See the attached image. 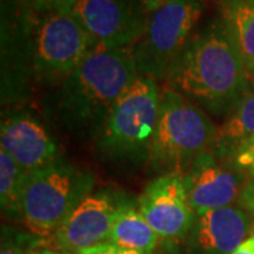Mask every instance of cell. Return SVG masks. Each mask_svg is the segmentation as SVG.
<instances>
[{"instance_id": "7", "label": "cell", "mask_w": 254, "mask_h": 254, "mask_svg": "<svg viewBox=\"0 0 254 254\" xmlns=\"http://www.w3.org/2000/svg\"><path fill=\"white\" fill-rule=\"evenodd\" d=\"M93 48L91 36L72 13L47 11L33 37V69L41 82L60 86Z\"/></svg>"}, {"instance_id": "6", "label": "cell", "mask_w": 254, "mask_h": 254, "mask_svg": "<svg viewBox=\"0 0 254 254\" xmlns=\"http://www.w3.org/2000/svg\"><path fill=\"white\" fill-rule=\"evenodd\" d=\"M202 0H175L150 13L143 37L133 47L140 75L168 81L195 36Z\"/></svg>"}, {"instance_id": "5", "label": "cell", "mask_w": 254, "mask_h": 254, "mask_svg": "<svg viewBox=\"0 0 254 254\" xmlns=\"http://www.w3.org/2000/svg\"><path fill=\"white\" fill-rule=\"evenodd\" d=\"M92 187L91 173L61 158L30 174L23 198V225L38 239H50Z\"/></svg>"}, {"instance_id": "17", "label": "cell", "mask_w": 254, "mask_h": 254, "mask_svg": "<svg viewBox=\"0 0 254 254\" xmlns=\"http://www.w3.org/2000/svg\"><path fill=\"white\" fill-rule=\"evenodd\" d=\"M28 174L4 150H0V205L3 216L21 222Z\"/></svg>"}, {"instance_id": "11", "label": "cell", "mask_w": 254, "mask_h": 254, "mask_svg": "<svg viewBox=\"0 0 254 254\" xmlns=\"http://www.w3.org/2000/svg\"><path fill=\"white\" fill-rule=\"evenodd\" d=\"M138 209L164 240L187 236L195 219L185 180L180 173H167L151 182L140 196Z\"/></svg>"}, {"instance_id": "23", "label": "cell", "mask_w": 254, "mask_h": 254, "mask_svg": "<svg viewBox=\"0 0 254 254\" xmlns=\"http://www.w3.org/2000/svg\"><path fill=\"white\" fill-rule=\"evenodd\" d=\"M232 254H254V235L247 237Z\"/></svg>"}, {"instance_id": "13", "label": "cell", "mask_w": 254, "mask_h": 254, "mask_svg": "<svg viewBox=\"0 0 254 254\" xmlns=\"http://www.w3.org/2000/svg\"><path fill=\"white\" fill-rule=\"evenodd\" d=\"M252 215L243 208L210 209L195 213L190 246L202 254H232L252 230Z\"/></svg>"}, {"instance_id": "2", "label": "cell", "mask_w": 254, "mask_h": 254, "mask_svg": "<svg viewBox=\"0 0 254 254\" xmlns=\"http://www.w3.org/2000/svg\"><path fill=\"white\" fill-rule=\"evenodd\" d=\"M250 76L222 20L195 33L168 79L171 88L212 113H230Z\"/></svg>"}, {"instance_id": "15", "label": "cell", "mask_w": 254, "mask_h": 254, "mask_svg": "<svg viewBox=\"0 0 254 254\" xmlns=\"http://www.w3.org/2000/svg\"><path fill=\"white\" fill-rule=\"evenodd\" d=\"M222 23L249 76H254V0H220Z\"/></svg>"}, {"instance_id": "10", "label": "cell", "mask_w": 254, "mask_h": 254, "mask_svg": "<svg viewBox=\"0 0 254 254\" xmlns=\"http://www.w3.org/2000/svg\"><path fill=\"white\" fill-rule=\"evenodd\" d=\"M184 180L190 208L200 213L239 203L250 177L232 160L220 161L218 155L208 153L184 174Z\"/></svg>"}, {"instance_id": "26", "label": "cell", "mask_w": 254, "mask_h": 254, "mask_svg": "<svg viewBox=\"0 0 254 254\" xmlns=\"http://www.w3.org/2000/svg\"><path fill=\"white\" fill-rule=\"evenodd\" d=\"M48 0H28V4H31L36 10H44L46 11Z\"/></svg>"}, {"instance_id": "19", "label": "cell", "mask_w": 254, "mask_h": 254, "mask_svg": "<svg viewBox=\"0 0 254 254\" xmlns=\"http://www.w3.org/2000/svg\"><path fill=\"white\" fill-rule=\"evenodd\" d=\"M232 161L249 174L250 180H254V138L237 150Z\"/></svg>"}, {"instance_id": "16", "label": "cell", "mask_w": 254, "mask_h": 254, "mask_svg": "<svg viewBox=\"0 0 254 254\" xmlns=\"http://www.w3.org/2000/svg\"><path fill=\"white\" fill-rule=\"evenodd\" d=\"M160 236L145 220L140 209L120 205L112 223L110 243L125 250L153 253L160 243Z\"/></svg>"}, {"instance_id": "4", "label": "cell", "mask_w": 254, "mask_h": 254, "mask_svg": "<svg viewBox=\"0 0 254 254\" xmlns=\"http://www.w3.org/2000/svg\"><path fill=\"white\" fill-rule=\"evenodd\" d=\"M216 130L199 106L165 88L148 160L158 168L184 175L198 158L213 151Z\"/></svg>"}, {"instance_id": "21", "label": "cell", "mask_w": 254, "mask_h": 254, "mask_svg": "<svg viewBox=\"0 0 254 254\" xmlns=\"http://www.w3.org/2000/svg\"><path fill=\"white\" fill-rule=\"evenodd\" d=\"M81 0H48L46 11H58V13H71L72 9Z\"/></svg>"}, {"instance_id": "20", "label": "cell", "mask_w": 254, "mask_h": 254, "mask_svg": "<svg viewBox=\"0 0 254 254\" xmlns=\"http://www.w3.org/2000/svg\"><path fill=\"white\" fill-rule=\"evenodd\" d=\"M81 254H151V253H138V252H133V250H125L120 249L118 246H115L110 242L102 243V245L91 247L85 252H82Z\"/></svg>"}, {"instance_id": "14", "label": "cell", "mask_w": 254, "mask_h": 254, "mask_svg": "<svg viewBox=\"0 0 254 254\" xmlns=\"http://www.w3.org/2000/svg\"><path fill=\"white\" fill-rule=\"evenodd\" d=\"M254 138V76L226 120L216 130L213 154L223 160H232L237 150Z\"/></svg>"}, {"instance_id": "8", "label": "cell", "mask_w": 254, "mask_h": 254, "mask_svg": "<svg viewBox=\"0 0 254 254\" xmlns=\"http://www.w3.org/2000/svg\"><path fill=\"white\" fill-rule=\"evenodd\" d=\"M95 47H134L150 13L141 0H81L72 9Z\"/></svg>"}, {"instance_id": "24", "label": "cell", "mask_w": 254, "mask_h": 254, "mask_svg": "<svg viewBox=\"0 0 254 254\" xmlns=\"http://www.w3.org/2000/svg\"><path fill=\"white\" fill-rule=\"evenodd\" d=\"M171 1H175V0H141V3L144 4V7L147 9L148 13H151V11H154V10L160 9V7H163V6L168 4V3H171Z\"/></svg>"}, {"instance_id": "3", "label": "cell", "mask_w": 254, "mask_h": 254, "mask_svg": "<svg viewBox=\"0 0 254 254\" xmlns=\"http://www.w3.org/2000/svg\"><path fill=\"white\" fill-rule=\"evenodd\" d=\"M161 108L158 82L138 75L120 95L96 137L102 155L116 161L148 160Z\"/></svg>"}, {"instance_id": "25", "label": "cell", "mask_w": 254, "mask_h": 254, "mask_svg": "<svg viewBox=\"0 0 254 254\" xmlns=\"http://www.w3.org/2000/svg\"><path fill=\"white\" fill-rule=\"evenodd\" d=\"M30 254H68L64 253V252H58V250H53V249H48V247H44V246H37L31 250Z\"/></svg>"}, {"instance_id": "1", "label": "cell", "mask_w": 254, "mask_h": 254, "mask_svg": "<svg viewBox=\"0 0 254 254\" xmlns=\"http://www.w3.org/2000/svg\"><path fill=\"white\" fill-rule=\"evenodd\" d=\"M138 75L133 47H95L58 86L57 119L72 133L98 137L112 106Z\"/></svg>"}, {"instance_id": "12", "label": "cell", "mask_w": 254, "mask_h": 254, "mask_svg": "<svg viewBox=\"0 0 254 254\" xmlns=\"http://www.w3.org/2000/svg\"><path fill=\"white\" fill-rule=\"evenodd\" d=\"M0 145L30 175L58 160V145L38 120L14 115L3 120Z\"/></svg>"}, {"instance_id": "9", "label": "cell", "mask_w": 254, "mask_h": 254, "mask_svg": "<svg viewBox=\"0 0 254 254\" xmlns=\"http://www.w3.org/2000/svg\"><path fill=\"white\" fill-rule=\"evenodd\" d=\"M119 206L106 192L89 193L64 219L54 235L47 240L40 239L38 245L68 254H81L106 243Z\"/></svg>"}, {"instance_id": "18", "label": "cell", "mask_w": 254, "mask_h": 254, "mask_svg": "<svg viewBox=\"0 0 254 254\" xmlns=\"http://www.w3.org/2000/svg\"><path fill=\"white\" fill-rule=\"evenodd\" d=\"M31 233H21L17 230H11L3 227L1 232V249L0 254H30L31 250L38 246L40 239H31Z\"/></svg>"}, {"instance_id": "22", "label": "cell", "mask_w": 254, "mask_h": 254, "mask_svg": "<svg viewBox=\"0 0 254 254\" xmlns=\"http://www.w3.org/2000/svg\"><path fill=\"white\" fill-rule=\"evenodd\" d=\"M239 203L252 216H254V180H250V182L247 184V187H246L245 192H243Z\"/></svg>"}]
</instances>
